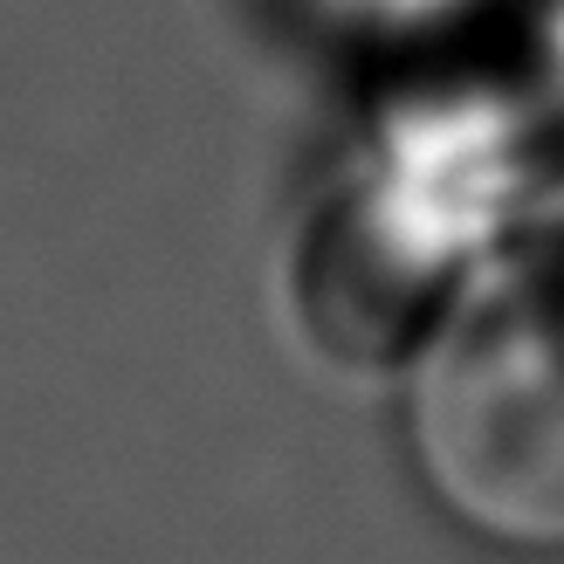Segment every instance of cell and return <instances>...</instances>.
<instances>
[{
  "instance_id": "obj_1",
  "label": "cell",
  "mask_w": 564,
  "mask_h": 564,
  "mask_svg": "<svg viewBox=\"0 0 564 564\" xmlns=\"http://www.w3.org/2000/svg\"><path fill=\"white\" fill-rule=\"evenodd\" d=\"M406 434L462 530L564 551V262L502 269L447 310L420 351Z\"/></svg>"
}]
</instances>
